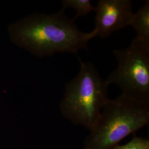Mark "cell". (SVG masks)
<instances>
[{"label": "cell", "instance_id": "obj_1", "mask_svg": "<svg viewBox=\"0 0 149 149\" xmlns=\"http://www.w3.org/2000/svg\"><path fill=\"white\" fill-rule=\"evenodd\" d=\"M8 33L16 45L39 58L57 53L77 54L87 49L96 37L94 29L81 31L63 9L52 14L35 13L24 17L12 24Z\"/></svg>", "mask_w": 149, "mask_h": 149}, {"label": "cell", "instance_id": "obj_2", "mask_svg": "<svg viewBox=\"0 0 149 149\" xmlns=\"http://www.w3.org/2000/svg\"><path fill=\"white\" fill-rule=\"evenodd\" d=\"M149 123V104L121 94L109 99L83 149H113L129 135Z\"/></svg>", "mask_w": 149, "mask_h": 149}, {"label": "cell", "instance_id": "obj_3", "mask_svg": "<svg viewBox=\"0 0 149 149\" xmlns=\"http://www.w3.org/2000/svg\"><path fill=\"white\" fill-rule=\"evenodd\" d=\"M79 74L68 82L60 104L61 114L75 125L91 132L96 125L108 98V85L91 63L78 57Z\"/></svg>", "mask_w": 149, "mask_h": 149}, {"label": "cell", "instance_id": "obj_4", "mask_svg": "<svg viewBox=\"0 0 149 149\" xmlns=\"http://www.w3.org/2000/svg\"><path fill=\"white\" fill-rule=\"evenodd\" d=\"M113 53L118 66L105 80L108 85H117L123 95L149 104V44L134 38L127 48Z\"/></svg>", "mask_w": 149, "mask_h": 149}, {"label": "cell", "instance_id": "obj_5", "mask_svg": "<svg viewBox=\"0 0 149 149\" xmlns=\"http://www.w3.org/2000/svg\"><path fill=\"white\" fill-rule=\"evenodd\" d=\"M95 11L94 30L96 37L102 38L130 26L134 15L130 0H100Z\"/></svg>", "mask_w": 149, "mask_h": 149}, {"label": "cell", "instance_id": "obj_6", "mask_svg": "<svg viewBox=\"0 0 149 149\" xmlns=\"http://www.w3.org/2000/svg\"><path fill=\"white\" fill-rule=\"evenodd\" d=\"M130 26L136 33L135 38L149 44V1H146L144 6L134 13Z\"/></svg>", "mask_w": 149, "mask_h": 149}, {"label": "cell", "instance_id": "obj_7", "mask_svg": "<svg viewBox=\"0 0 149 149\" xmlns=\"http://www.w3.org/2000/svg\"><path fill=\"white\" fill-rule=\"evenodd\" d=\"M63 10L72 8L77 12V15L73 20L80 17H85L92 11L95 10V7L91 4L90 0H63Z\"/></svg>", "mask_w": 149, "mask_h": 149}, {"label": "cell", "instance_id": "obj_8", "mask_svg": "<svg viewBox=\"0 0 149 149\" xmlns=\"http://www.w3.org/2000/svg\"><path fill=\"white\" fill-rule=\"evenodd\" d=\"M113 149H149V139L135 136L128 143L118 145Z\"/></svg>", "mask_w": 149, "mask_h": 149}]
</instances>
